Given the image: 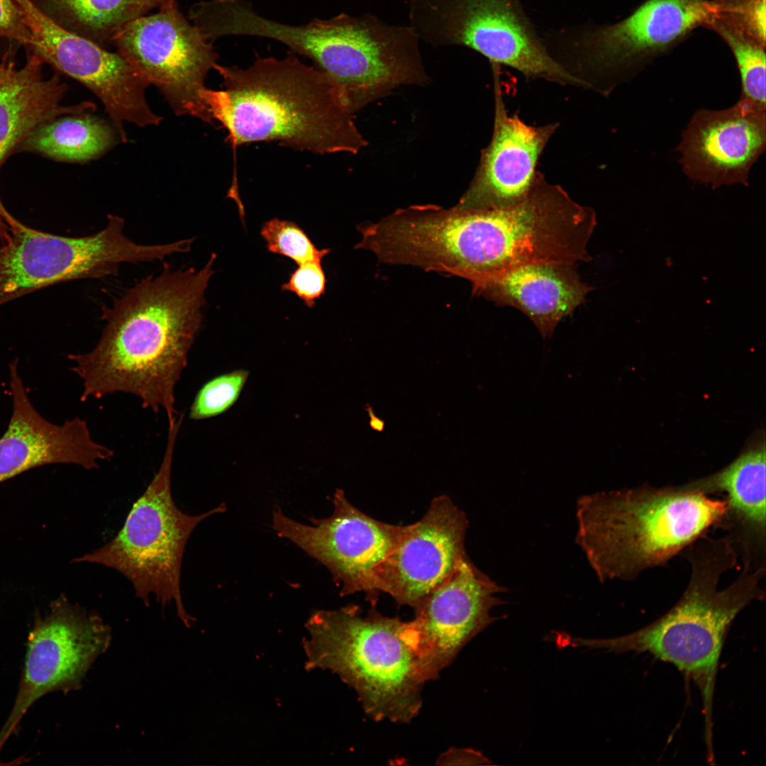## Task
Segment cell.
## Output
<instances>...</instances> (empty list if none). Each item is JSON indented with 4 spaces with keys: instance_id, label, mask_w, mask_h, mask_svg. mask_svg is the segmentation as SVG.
Instances as JSON below:
<instances>
[{
    "instance_id": "cell-6",
    "label": "cell",
    "mask_w": 766,
    "mask_h": 766,
    "mask_svg": "<svg viewBox=\"0 0 766 766\" xmlns=\"http://www.w3.org/2000/svg\"><path fill=\"white\" fill-rule=\"evenodd\" d=\"M406 622L360 607L316 610L306 623L308 670H328L357 694L375 721L408 723L421 708L426 679L404 638Z\"/></svg>"
},
{
    "instance_id": "cell-10",
    "label": "cell",
    "mask_w": 766,
    "mask_h": 766,
    "mask_svg": "<svg viewBox=\"0 0 766 766\" xmlns=\"http://www.w3.org/2000/svg\"><path fill=\"white\" fill-rule=\"evenodd\" d=\"M409 20L431 45L470 48L528 79L586 86L550 55L521 0H410Z\"/></svg>"
},
{
    "instance_id": "cell-17",
    "label": "cell",
    "mask_w": 766,
    "mask_h": 766,
    "mask_svg": "<svg viewBox=\"0 0 766 766\" xmlns=\"http://www.w3.org/2000/svg\"><path fill=\"white\" fill-rule=\"evenodd\" d=\"M466 514L449 496L434 498L425 515L406 526L396 546L380 566L375 591L414 609L447 580L468 557Z\"/></svg>"
},
{
    "instance_id": "cell-3",
    "label": "cell",
    "mask_w": 766,
    "mask_h": 766,
    "mask_svg": "<svg viewBox=\"0 0 766 766\" xmlns=\"http://www.w3.org/2000/svg\"><path fill=\"white\" fill-rule=\"evenodd\" d=\"M214 70L223 89L206 87L201 96L234 147L272 141L317 154L357 153L367 143L338 85L292 54Z\"/></svg>"
},
{
    "instance_id": "cell-5",
    "label": "cell",
    "mask_w": 766,
    "mask_h": 766,
    "mask_svg": "<svg viewBox=\"0 0 766 766\" xmlns=\"http://www.w3.org/2000/svg\"><path fill=\"white\" fill-rule=\"evenodd\" d=\"M726 500L682 488H642L582 496L576 541L601 582L633 580L663 565L723 522Z\"/></svg>"
},
{
    "instance_id": "cell-25",
    "label": "cell",
    "mask_w": 766,
    "mask_h": 766,
    "mask_svg": "<svg viewBox=\"0 0 766 766\" xmlns=\"http://www.w3.org/2000/svg\"><path fill=\"white\" fill-rule=\"evenodd\" d=\"M116 142V132L91 113L55 118L37 127L19 144L22 150L72 162L101 157Z\"/></svg>"
},
{
    "instance_id": "cell-7",
    "label": "cell",
    "mask_w": 766,
    "mask_h": 766,
    "mask_svg": "<svg viewBox=\"0 0 766 766\" xmlns=\"http://www.w3.org/2000/svg\"><path fill=\"white\" fill-rule=\"evenodd\" d=\"M253 33L311 60L338 85L353 113L401 85L428 80L415 31L370 13H342L301 26L260 16Z\"/></svg>"
},
{
    "instance_id": "cell-8",
    "label": "cell",
    "mask_w": 766,
    "mask_h": 766,
    "mask_svg": "<svg viewBox=\"0 0 766 766\" xmlns=\"http://www.w3.org/2000/svg\"><path fill=\"white\" fill-rule=\"evenodd\" d=\"M183 420L180 414L168 423L165 455L154 478L134 503L118 534L108 543L74 560L116 570L133 584L146 605L153 594L162 606L174 604L189 626L181 594L180 574L186 544L195 527L213 514L224 512L221 504L206 513H183L174 502L171 473L176 440Z\"/></svg>"
},
{
    "instance_id": "cell-14",
    "label": "cell",
    "mask_w": 766,
    "mask_h": 766,
    "mask_svg": "<svg viewBox=\"0 0 766 766\" xmlns=\"http://www.w3.org/2000/svg\"><path fill=\"white\" fill-rule=\"evenodd\" d=\"M23 11L34 45L27 52L43 63L78 81L104 104L122 142L127 141L124 122L140 127L162 121L148 105L149 86L117 52L59 26L37 10L28 0H15Z\"/></svg>"
},
{
    "instance_id": "cell-26",
    "label": "cell",
    "mask_w": 766,
    "mask_h": 766,
    "mask_svg": "<svg viewBox=\"0 0 766 766\" xmlns=\"http://www.w3.org/2000/svg\"><path fill=\"white\" fill-rule=\"evenodd\" d=\"M706 28L721 37L734 56L740 77V100L766 111L765 46L715 19H711Z\"/></svg>"
},
{
    "instance_id": "cell-29",
    "label": "cell",
    "mask_w": 766,
    "mask_h": 766,
    "mask_svg": "<svg viewBox=\"0 0 766 766\" xmlns=\"http://www.w3.org/2000/svg\"><path fill=\"white\" fill-rule=\"evenodd\" d=\"M766 0H711L715 19L765 46Z\"/></svg>"
},
{
    "instance_id": "cell-23",
    "label": "cell",
    "mask_w": 766,
    "mask_h": 766,
    "mask_svg": "<svg viewBox=\"0 0 766 766\" xmlns=\"http://www.w3.org/2000/svg\"><path fill=\"white\" fill-rule=\"evenodd\" d=\"M765 448L744 453L721 471L685 487L703 492L726 494L728 511L723 519L739 528L743 543L765 547Z\"/></svg>"
},
{
    "instance_id": "cell-13",
    "label": "cell",
    "mask_w": 766,
    "mask_h": 766,
    "mask_svg": "<svg viewBox=\"0 0 766 766\" xmlns=\"http://www.w3.org/2000/svg\"><path fill=\"white\" fill-rule=\"evenodd\" d=\"M332 501V515L311 517L312 525L295 521L277 507L272 528L327 567L341 586V596L363 592L374 605L377 572L398 544L406 526L370 517L355 507L342 489L335 490Z\"/></svg>"
},
{
    "instance_id": "cell-19",
    "label": "cell",
    "mask_w": 766,
    "mask_h": 766,
    "mask_svg": "<svg viewBox=\"0 0 766 766\" xmlns=\"http://www.w3.org/2000/svg\"><path fill=\"white\" fill-rule=\"evenodd\" d=\"M494 121L492 140L483 150L479 165L458 204L475 209L502 208L526 198L537 177L540 156L557 124L532 126L506 109L499 70L493 67Z\"/></svg>"
},
{
    "instance_id": "cell-21",
    "label": "cell",
    "mask_w": 766,
    "mask_h": 766,
    "mask_svg": "<svg viewBox=\"0 0 766 766\" xmlns=\"http://www.w3.org/2000/svg\"><path fill=\"white\" fill-rule=\"evenodd\" d=\"M576 263L520 265L472 287V294L526 314L543 338L586 301L593 287L582 281Z\"/></svg>"
},
{
    "instance_id": "cell-32",
    "label": "cell",
    "mask_w": 766,
    "mask_h": 766,
    "mask_svg": "<svg viewBox=\"0 0 766 766\" xmlns=\"http://www.w3.org/2000/svg\"><path fill=\"white\" fill-rule=\"evenodd\" d=\"M437 765H487L489 760L472 749L450 748L440 755Z\"/></svg>"
},
{
    "instance_id": "cell-16",
    "label": "cell",
    "mask_w": 766,
    "mask_h": 766,
    "mask_svg": "<svg viewBox=\"0 0 766 766\" xmlns=\"http://www.w3.org/2000/svg\"><path fill=\"white\" fill-rule=\"evenodd\" d=\"M108 630L96 616L60 597L38 619L28 638L22 679L11 712L0 731V750L20 720L48 693L77 687L108 642Z\"/></svg>"
},
{
    "instance_id": "cell-1",
    "label": "cell",
    "mask_w": 766,
    "mask_h": 766,
    "mask_svg": "<svg viewBox=\"0 0 766 766\" xmlns=\"http://www.w3.org/2000/svg\"><path fill=\"white\" fill-rule=\"evenodd\" d=\"M216 258L213 253L199 270L165 267L103 309L106 324L96 345L68 355L82 380V401L128 393L144 409L165 411L168 423L177 418L174 388L201 324Z\"/></svg>"
},
{
    "instance_id": "cell-31",
    "label": "cell",
    "mask_w": 766,
    "mask_h": 766,
    "mask_svg": "<svg viewBox=\"0 0 766 766\" xmlns=\"http://www.w3.org/2000/svg\"><path fill=\"white\" fill-rule=\"evenodd\" d=\"M0 39L16 41L26 52L34 45L24 13L15 0H0Z\"/></svg>"
},
{
    "instance_id": "cell-22",
    "label": "cell",
    "mask_w": 766,
    "mask_h": 766,
    "mask_svg": "<svg viewBox=\"0 0 766 766\" xmlns=\"http://www.w3.org/2000/svg\"><path fill=\"white\" fill-rule=\"evenodd\" d=\"M12 49L0 56V166L9 153L43 123L66 114L91 113V101L66 106L61 100L67 87L55 74L43 75V62L27 53L21 67Z\"/></svg>"
},
{
    "instance_id": "cell-12",
    "label": "cell",
    "mask_w": 766,
    "mask_h": 766,
    "mask_svg": "<svg viewBox=\"0 0 766 766\" xmlns=\"http://www.w3.org/2000/svg\"><path fill=\"white\" fill-rule=\"evenodd\" d=\"M158 8L121 28L111 45L160 90L175 114L211 123L201 93L208 73L218 64L217 52L181 12L177 0H165Z\"/></svg>"
},
{
    "instance_id": "cell-27",
    "label": "cell",
    "mask_w": 766,
    "mask_h": 766,
    "mask_svg": "<svg viewBox=\"0 0 766 766\" xmlns=\"http://www.w3.org/2000/svg\"><path fill=\"white\" fill-rule=\"evenodd\" d=\"M260 235L269 252L288 257L298 265L322 261L331 249H318L296 223L273 218L265 222Z\"/></svg>"
},
{
    "instance_id": "cell-15",
    "label": "cell",
    "mask_w": 766,
    "mask_h": 766,
    "mask_svg": "<svg viewBox=\"0 0 766 766\" xmlns=\"http://www.w3.org/2000/svg\"><path fill=\"white\" fill-rule=\"evenodd\" d=\"M506 592L467 557L453 574L413 609L404 638L427 681L435 679L462 648L498 618L490 614Z\"/></svg>"
},
{
    "instance_id": "cell-9",
    "label": "cell",
    "mask_w": 766,
    "mask_h": 766,
    "mask_svg": "<svg viewBox=\"0 0 766 766\" xmlns=\"http://www.w3.org/2000/svg\"><path fill=\"white\" fill-rule=\"evenodd\" d=\"M711 11V0H645L618 22L551 29L542 38L569 72L609 91L696 28L706 27Z\"/></svg>"
},
{
    "instance_id": "cell-4",
    "label": "cell",
    "mask_w": 766,
    "mask_h": 766,
    "mask_svg": "<svg viewBox=\"0 0 766 766\" xmlns=\"http://www.w3.org/2000/svg\"><path fill=\"white\" fill-rule=\"evenodd\" d=\"M686 556L691 565L687 588L675 605L653 623L628 635L608 639L577 638L574 643L618 653L648 652L693 678L711 714L714 677L724 638L738 613L765 597L760 582L765 563H750L729 586L718 589L721 576L734 567L737 554L731 535L703 538Z\"/></svg>"
},
{
    "instance_id": "cell-2",
    "label": "cell",
    "mask_w": 766,
    "mask_h": 766,
    "mask_svg": "<svg viewBox=\"0 0 766 766\" xmlns=\"http://www.w3.org/2000/svg\"><path fill=\"white\" fill-rule=\"evenodd\" d=\"M595 211L575 202L538 172L525 199L506 207L426 205L409 244L416 265L468 280L472 287L531 263L588 262Z\"/></svg>"
},
{
    "instance_id": "cell-33",
    "label": "cell",
    "mask_w": 766,
    "mask_h": 766,
    "mask_svg": "<svg viewBox=\"0 0 766 766\" xmlns=\"http://www.w3.org/2000/svg\"><path fill=\"white\" fill-rule=\"evenodd\" d=\"M20 221L13 217L4 208L0 199V242L5 243L11 235Z\"/></svg>"
},
{
    "instance_id": "cell-30",
    "label": "cell",
    "mask_w": 766,
    "mask_h": 766,
    "mask_svg": "<svg viewBox=\"0 0 766 766\" xmlns=\"http://www.w3.org/2000/svg\"><path fill=\"white\" fill-rule=\"evenodd\" d=\"M326 285L322 261H313L298 265L281 289L295 294L307 307L313 308L325 293Z\"/></svg>"
},
{
    "instance_id": "cell-34",
    "label": "cell",
    "mask_w": 766,
    "mask_h": 766,
    "mask_svg": "<svg viewBox=\"0 0 766 766\" xmlns=\"http://www.w3.org/2000/svg\"><path fill=\"white\" fill-rule=\"evenodd\" d=\"M368 414L370 416V426L377 431H382L384 428V423L381 419L377 418L374 413L372 408L367 409Z\"/></svg>"
},
{
    "instance_id": "cell-24",
    "label": "cell",
    "mask_w": 766,
    "mask_h": 766,
    "mask_svg": "<svg viewBox=\"0 0 766 766\" xmlns=\"http://www.w3.org/2000/svg\"><path fill=\"white\" fill-rule=\"evenodd\" d=\"M165 0H28L62 28L106 48L124 26Z\"/></svg>"
},
{
    "instance_id": "cell-28",
    "label": "cell",
    "mask_w": 766,
    "mask_h": 766,
    "mask_svg": "<svg viewBox=\"0 0 766 766\" xmlns=\"http://www.w3.org/2000/svg\"><path fill=\"white\" fill-rule=\"evenodd\" d=\"M248 377L246 370H239L218 375L206 382L190 406L189 417L202 420L226 412L238 399Z\"/></svg>"
},
{
    "instance_id": "cell-20",
    "label": "cell",
    "mask_w": 766,
    "mask_h": 766,
    "mask_svg": "<svg viewBox=\"0 0 766 766\" xmlns=\"http://www.w3.org/2000/svg\"><path fill=\"white\" fill-rule=\"evenodd\" d=\"M12 414L0 438V482L42 465L76 464L97 468L114 455L91 437L87 421L79 418L54 424L34 408L18 371V359L9 364Z\"/></svg>"
},
{
    "instance_id": "cell-18",
    "label": "cell",
    "mask_w": 766,
    "mask_h": 766,
    "mask_svg": "<svg viewBox=\"0 0 766 766\" xmlns=\"http://www.w3.org/2000/svg\"><path fill=\"white\" fill-rule=\"evenodd\" d=\"M766 145V111L739 101L722 110L692 116L675 150L685 175L716 189L748 185L753 165Z\"/></svg>"
},
{
    "instance_id": "cell-11",
    "label": "cell",
    "mask_w": 766,
    "mask_h": 766,
    "mask_svg": "<svg viewBox=\"0 0 766 766\" xmlns=\"http://www.w3.org/2000/svg\"><path fill=\"white\" fill-rule=\"evenodd\" d=\"M92 235L65 237L19 223L0 245V306L42 288L71 280L114 274L123 262L162 260L172 244L140 245L127 238L123 218L109 215Z\"/></svg>"
}]
</instances>
